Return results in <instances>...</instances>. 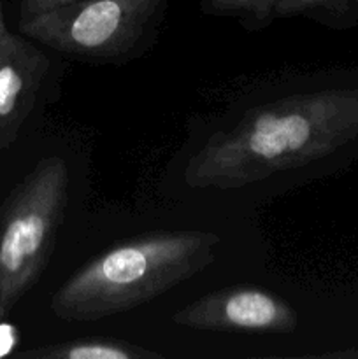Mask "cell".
Here are the masks:
<instances>
[{
	"label": "cell",
	"mask_w": 358,
	"mask_h": 359,
	"mask_svg": "<svg viewBox=\"0 0 358 359\" xmlns=\"http://www.w3.org/2000/svg\"><path fill=\"white\" fill-rule=\"evenodd\" d=\"M358 153V79L274 70L227 88L190 121L181 177L199 191L298 186Z\"/></svg>",
	"instance_id": "obj_1"
},
{
	"label": "cell",
	"mask_w": 358,
	"mask_h": 359,
	"mask_svg": "<svg viewBox=\"0 0 358 359\" xmlns=\"http://www.w3.org/2000/svg\"><path fill=\"white\" fill-rule=\"evenodd\" d=\"M220 244L214 231L160 230L111 245L56 290L53 314L91 323L140 307L207 269Z\"/></svg>",
	"instance_id": "obj_2"
},
{
	"label": "cell",
	"mask_w": 358,
	"mask_h": 359,
	"mask_svg": "<svg viewBox=\"0 0 358 359\" xmlns=\"http://www.w3.org/2000/svg\"><path fill=\"white\" fill-rule=\"evenodd\" d=\"M168 0H77L20 18L18 30L60 56L93 67H121L153 49Z\"/></svg>",
	"instance_id": "obj_3"
},
{
	"label": "cell",
	"mask_w": 358,
	"mask_h": 359,
	"mask_svg": "<svg viewBox=\"0 0 358 359\" xmlns=\"http://www.w3.org/2000/svg\"><path fill=\"white\" fill-rule=\"evenodd\" d=\"M69 184L67 161L42 158L0 207V319L44 273L65 217Z\"/></svg>",
	"instance_id": "obj_4"
},
{
	"label": "cell",
	"mask_w": 358,
	"mask_h": 359,
	"mask_svg": "<svg viewBox=\"0 0 358 359\" xmlns=\"http://www.w3.org/2000/svg\"><path fill=\"white\" fill-rule=\"evenodd\" d=\"M172 321L197 332L288 335L298 326V314L267 287L253 284L220 287L172 316Z\"/></svg>",
	"instance_id": "obj_5"
},
{
	"label": "cell",
	"mask_w": 358,
	"mask_h": 359,
	"mask_svg": "<svg viewBox=\"0 0 358 359\" xmlns=\"http://www.w3.org/2000/svg\"><path fill=\"white\" fill-rule=\"evenodd\" d=\"M49 58L37 42L9 34L0 42V151L18 139L49 72Z\"/></svg>",
	"instance_id": "obj_6"
},
{
	"label": "cell",
	"mask_w": 358,
	"mask_h": 359,
	"mask_svg": "<svg viewBox=\"0 0 358 359\" xmlns=\"http://www.w3.org/2000/svg\"><path fill=\"white\" fill-rule=\"evenodd\" d=\"M21 358L30 359H161L164 356L139 344L112 337H84L53 346L25 351Z\"/></svg>",
	"instance_id": "obj_7"
},
{
	"label": "cell",
	"mask_w": 358,
	"mask_h": 359,
	"mask_svg": "<svg viewBox=\"0 0 358 359\" xmlns=\"http://www.w3.org/2000/svg\"><path fill=\"white\" fill-rule=\"evenodd\" d=\"M305 18L323 27L350 28L358 21V0H277L276 20Z\"/></svg>",
	"instance_id": "obj_8"
},
{
	"label": "cell",
	"mask_w": 358,
	"mask_h": 359,
	"mask_svg": "<svg viewBox=\"0 0 358 359\" xmlns=\"http://www.w3.org/2000/svg\"><path fill=\"white\" fill-rule=\"evenodd\" d=\"M207 16L230 18L248 32H260L276 21L277 0H199Z\"/></svg>",
	"instance_id": "obj_9"
},
{
	"label": "cell",
	"mask_w": 358,
	"mask_h": 359,
	"mask_svg": "<svg viewBox=\"0 0 358 359\" xmlns=\"http://www.w3.org/2000/svg\"><path fill=\"white\" fill-rule=\"evenodd\" d=\"M72 2H77V0H20V18L34 16V14L44 13V11Z\"/></svg>",
	"instance_id": "obj_10"
},
{
	"label": "cell",
	"mask_w": 358,
	"mask_h": 359,
	"mask_svg": "<svg viewBox=\"0 0 358 359\" xmlns=\"http://www.w3.org/2000/svg\"><path fill=\"white\" fill-rule=\"evenodd\" d=\"M319 358H358V351H343V353L321 354Z\"/></svg>",
	"instance_id": "obj_11"
},
{
	"label": "cell",
	"mask_w": 358,
	"mask_h": 359,
	"mask_svg": "<svg viewBox=\"0 0 358 359\" xmlns=\"http://www.w3.org/2000/svg\"><path fill=\"white\" fill-rule=\"evenodd\" d=\"M7 34H9V30H7L6 18H4V6H2V0H0V42L6 39Z\"/></svg>",
	"instance_id": "obj_12"
}]
</instances>
